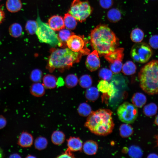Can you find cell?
Masks as SVG:
<instances>
[{"label": "cell", "mask_w": 158, "mask_h": 158, "mask_svg": "<svg viewBox=\"0 0 158 158\" xmlns=\"http://www.w3.org/2000/svg\"><path fill=\"white\" fill-rule=\"evenodd\" d=\"M120 135L123 138H127L130 136L133 132L132 127L129 124H122L119 129Z\"/></svg>", "instance_id": "83f0119b"}, {"label": "cell", "mask_w": 158, "mask_h": 158, "mask_svg": "<svg viewBox=\"0 0 158 158\" xmlns=\"http://www.w3.org/2000/svg\"><path fill=\"white\" fill-rule=\"evenodd\" d=\"M65 135L64 133L60 130H55L52 134L51 140L52 142L54 144L59 145L64 141Z\"/></svg>", "instance_id": "44dd1931"}, {"label": "cell", "mask_w": 158, "mask_h": 158, "mask_svg": "<svg viewBox=\"0 0 158 158\" xmlns=\"http://www.w3.org/2000/svg\"><path fill=\"white\" fill-rule=\"evenodd\" d=\"M63 20L65 26L69 30L74 29L77 25V20L69 13L65 14Z\"/></svg>", "instance_id": "7402d4cb"}, {"label": "cell", "mask_w": 158, "mask_h": 158, "mask_svg": "<svg viewBox=\"0 0 158 158\" xmlns=\"http://www.w3.org/2000/svg\"><path fill=\"white\" fill-rule=\"evenodd\" d=\"M1 0H0V1H1Z\"/></svg>", "instance_id": "f907efd6"}, {"label": "cell", "mask_w": 158, "mask_h": 158, "mask_svg": "<svg viewBox=\"0 0 158 158\" xmlns=\"http://www.w3.org/2000/svg\"><path fill=\"white\" fill-rule=\"evenodd\" d=\"M10 158H21V157L18 153H15L11 154L9 157Z\"/></svg>", "instance_id": "ee69618b"}, {"label": "cell", "mask_w": 158, "mask_h": 158, "mask_svg": "<svg viewBox=\"0 0 158 158\" xmlns=\"http://www.w3.org/2000/svg\"><path fill=\"white\" fill-rule=\"evenodd\" d=\"M148 158H158V155L155 153L150 154L147 157Z\"/></svg>", "instance_id": "f6af8a7d"}, {"label": "cell", "mask_w": 158, "mask_h": 158, "mask_svg": "<svg viewBox=\"0 0 158 158\" xmlns=\"http://www.w3.org/2000/svg\"><path fill=\"white\" fill-rule=\"evenodd\" d=\"M122 72L124 74L130 75L135 73L137 67L133 62L128 61L126 62L122 66Z\"/></svg>", "instance_id": "cb8c5ba5"}, {"label": "cell", "mask_w": 158, "mask_h": 158, "mask_svg": "<svg viewBox=\"0 0 158 158\" xmlns=\"http://www.w3.org/2000/svg\"><path fill=\"white\" fill-rule=\"evenodd\" d=\"M142 89L149 95L158 94V59L147 63L140 69L138 75Z\"/></svg>", "instance_id": "3957f363"}, {"label": "cell", "mask_w": 158, "mask_h": 158, "mask_svg": "<svg viewBox=\"0 0 158 158\" xmlns=\"http://www.w3.org/2000/svg\"><path fill=\"white\" fill-rule=\"evenodd\" d=\"M72 151L68 148L64 152L59 155L57 158H74L75 156Z\"/></svg>", "instance_id": "60d3db41"}, {"label": "cell", "mask_w": 158, "mask_h": 158, "mask_svg": "<svg viewBox=\"0 0 158 158\" xmlns=\"http://www.w3.org/2000/svg\"><path fill=\"white\" fill-rule=\"evenodd\" d=\"M80 53L74 52L69 48L54 49L49 57L48 67L50 71L55 69H63L79 62L83 55Z\"/></svg>", "instance_id": "277c9868"}, {"label": "cell", "mask_w": 158, "mask_h": 158, "mask_svg": "<svg viewBox=\"0 0 158 158\" xmlns=\"http://www.w3.org/2000/svg\"><path fill=\"white\" fill-rule=\"evenodd\" d=\"M3 156V153L2 149L0 148V158H2Z\"/></svg>", "instance_id": "c3c4849f"}, {"label": "cell", "mask_w": 158, "mask_h": 158, "mask_svg": "<svg viewBox=\"0 0 158 158\" xmlns=\"http://www.w3.org/2000/svg\"><path fill=\"white\" fill-rule=\"evenodd\" d=\"M99 3L103 8L108 9L112 6L113 1V0H99Z\"/></svg>", "instance_id": "ab89813d"}, {"label": "cell", "mask_w": 158, "mask_h": 158, "mask_svg": "<svg viewBox=\"0 0 158 158\" xmlns=\"http://www.w3.org/2000/svg\"><path fill=\"white\" fill-rule=\"evenodd\" d=\"M6 9L10 12L16 13L20 11L22 5L20 0H7L6 3Z\"/></svg>", "instance_id": "e0dca14e"}, {"label": "cell", "mask_w": 158, "mask_h": 158, "mask_svg": "<svg viewBox=\"0 0 158 158\" xmlns=\"http://www.w3.org/2000/svg\"><path fill=\"white\" fill-rule=\"evenodd\" d=\"M123 51L124 49L122 48H117L104 56L106 59L110 63V70L114 74L118 73L121 70Z\"/></svg>", "instance_id": "9c48e42d"}, {"label": "cell", "mask_w": 158, "mask_h": 158, "mask_svg": "<svg viewBox=\"0 0 158 158\" xmlns=\"http://www.w3.org/2000/svg\"><path fill=\"white\" fill-rule=\"evenodd\" d=\"M57 81L54 76L50 74L45 75L43 79V84L45 87L48 89L55 88L57 85Z\"/></svg>", "instance_id": "ffe728a7"}, {"label": "cell", "mask_w": 158, "mask_h": 158, "mask_svg": "<svg viewBox=\"0 0 158 158\" xmlns=\"http://www.w3.org/2000/svg\"><path fill=\"white\" fill-rule=\"evenodd\" d=\"M5 18L4 12L3 10L0 8V24H1L4 20Z\"/></svg>", "instance_id": "7bdbcfd3"}, {"label": "cell", "mask_w": 158, "mask_h": 158, "mask_svg": "<svg viewBox=\"0 0 158 158\" xmlns=\"http://www.w3.org/2000/svg\"><path fill=\"white\" fill-rule=\"evenodd\" d=\"M132 102L133 104L137 107L141 108L146 102V97L142 93L137 92L133 95L132 98Z\"/></svg>", "instance_id": "ac0fdd59"}, {"label": "cell", "mask_w": 158, "mask_h": 158, "mask_svg": "<svg viewBox=\"0 0 158 158\" xmlns=\"http://www.w3.org/2000/svg\"><path fill=\"white\" fill-rule=\"evenodd\" d=\"M8 31L10 35L12 37L16 38L21 35L23 29L20 24L18 23H14L10 25Z\"/></svg>", "instance_id": "4316f807"}, {"label": "cell", "mask_w": 158, "mask_h": 158, "mask_svg": "<svg viewBox=\"0 0 158 158\" xmlns=\"http://www.w3.org/2000/svg\"><path fill=\"white\" fill-rule=\"evenodd\" d=\"M138 110L133 104L125 102L119 106L117 110L118 118L122 122L128 124L133 123L138 116Z\"/></svg>", "instance_id": "ba28073f"}, {"label": "cell", "mask_w": 158, "mask_h": 158, "mask_svg": "<svg viewBox=\"0 0 158 158\" xmlns=\"http://www.w3.org/2000/svg\"><path fill=\"white\" fill-rule=\"evenodd\" d=\"M86 98L88 100L94 101L97 99L99 96V91L97 88L94 87L88 88L85 93Z\"/></svg>", "instance_id": "d4e9b609"}, {"label": "cell", "mask_w": 158, "mask_h": 158, "mask_svg": "<svg viewBox=\"0 0 158 158\" xmlns=\"http://www.w3.org/2000/svg\"><path fill=\"white\" fill-rule=\"evenodd\" d=\"M92 11V8L88 1L73 0L69 13L77 20L82 22L84 21L90 16Z\"/></svg>", "instance_id": "8992f818"}, {"label": "cell", "mask_w": 158, "mask_h": 158, "mask_svg": "<svg viewBox=\"0 0 158 158\" xmlns=\"http://www.w3.org/2000/svg\"><path fill=\"white\" fill-rule=\"evenodd\" d=\"M26 158H30V157H35L32 156L31 155H30L26 157Z\"/></svg>", "instance_id": "681fc988"}, {"label": "cell", "mask_w": 158, "mask_h": 158, "mask_svg": "<svg viewBox=\"0 0 158 158\" xmlns=\"http://www.w3.org/2000/svg\"><path fill=\"white\" fill-rule=\"evenodd\" d=\"M48 25L54 31L60 30L65 28L63 19L58 15H54L51 17L48 21Z\"/></svg>", "instance_id": "4fadbf2b"}, {"label": "cell", "mask_w": 158, "mask_h": 158, "mask_svg": "<svg viewBox=\"0 0 158 158\" xmlns=\"http://www.w3.org/2000/svg\"><path fill=\"white\" fill-rule=\"evenodd\" d=\"M48 145V141L45 137L40 136L37 138L35 141L34 146L38 150H42L46 148Z\"/></svg>", "instance_id": "e575fe53"}, {"label": "cell", "mask_w": 158, "mask_h": 158, "mask_svg": "<svg viewBox=\"0 0 158 158\" xmlns=\"http://www.w3.org/2000/svg\"><path fill=\"white\" fill-rule=\"evenodd\" d=\"M33 142L32 135L27 132L23 131L19 136L18 144L23 147H29L32 145Z\"/></svg>", "instance_id": "5bb4252c"}, {"label": "cell", "mask_w": 158, "mask_h": 158, "mask_svg": "<svg viewBox=\"0 0 158 158\" xmlns=\"http://www.w3.org/2000/svg\"><path fill=\"white\" fill-rule=\"evenodd\" d=\"M92 48L100 56H104L117 48L118 39L107 25L100 24L92 30L90 35Z\"/></svg>", "instance_id": "6da1fadb"}, {"label": "cell", "mask_w": 158, "mask_h": 158, "mask_svg": "<svg viewBox=\"0 0 158 158\" xmlns=\"http://www.w3.org/2000/svg\"><path fill=\"white\" fill-rule=\"evenodd\" d=\"M74 34L68 29H63L60 30L58 35L60 42L62 44L66 43V42L72 35Z\"/></svg>", "instance_id": "4dcf8cb0"}, {"label": "cell", "mask_w": 158, "mask_h": 158, "mask_svg": "<svg viewBox=\"0 0 158 158\" xmlns=\"http://www.w3.org/2000/svg\"><path fill=\"white\" fill-rule=\"evenodd\" d=\"M157 146L158 147V133L155 136Z\"/></svg>", "instance_id": "7dc6e473"}, {"label": "cell", "mask_w": 158, "mask_h": 158, "mask_svg": "<svg viewBox=\"0 0 158 158\" xmlns=\"http://www.w3.org/2000/svg\"><path fill=\"white\" fill-rule=\"evenodd\" d=\"M87 41L83 37L74 34L68 39L66 44L68 48L72 51L86 55H88L90 51L87 47Z\"/></svg>", "instance_id": "30bf717a"}, {"label": "cell", "mask_w": 158, "mask_h": 158, "mask_svg": "<svg viewBox=\"0 0 158 158\" xmlns=\"http://www.w3.org/2000/svg\"><path fill=\"white\" fill-rule=\"evenodd\" d=\"M130 54L131 58L135 61L145 63L150 59L152 55L153 51L148 44L140 42L133 45Z\"/></svg>", "instance_id": "52a82bcc"}, {"label": "cell", "mask_w": 158, "mask_h": 158, "mask_svg": "<svg viewBox=\"0 0 158 158\" xmlns=\"http://www.w3.org/2000/svg\"><path fill=\"white\" fill-rule=\"evenodd\" d=\"M157 105L154 103H151L145 105L143 109V112L147 116H152L155 115L157 111Z\"/></svg>", "instance_id": "f546056e"}, {"label": "cell", "mask_w": 158, "mask_h": 158, "mask_svg": "<svg viewBox=\"0 0 158 158\" xmlns=\"http://www.w3.org/2000/svg\"><path fill=\"white\" fill-rule=\"evenodd\" d=\"M98 148L96 142L92 140H88L84 142L82 149L84 152L88 155H93L97 152Z\"/></svg>", "instance_id": "2e32d148"}, {"label": "cell", "mask_w": 158, "mask_h": 158, "mask_svg": "<svg viewBox=\"0 0 158 158\" xmlns=\"http://www.w3.org/2000/svg\"><path fill=\"white\" fill-rule=\"evenodd\" d=\"M149 45L152 48L158 49V35H154L150 37L149 40Z\"/></svg>", "instance_id": "f35d334b"}, {"label": "cell", "mask_w": 158, "mask_h": 158, "mask_svg": "<svg viewBox=\"0 0 158 158\" xmlns=\"http://www.w3.org/2000/svg\"><path fill=\"white\" fill-rule=\"evenodd\" d=\"M154 123L158 126V114L156 116L154 120Z\"/></svg>", "instance_id": "bcb514c9"}, {"label": "cell", "mask_w": 158, "mask_h": 158, "mask_svg": "<svg viewBox=\"0 0 158 158\" xmlns=\"http://www.w3.org/2000/svg\"><path fill=\"white\" fill-rule=\"evenodd\" d=\"M42 76V71L38 69H35L31 72L30 78L32 81L36 83L40 81L41 80Z\"/></svg>", "instance_id": "74e56055"}, {"label": "cell", "mask_w": 158, "mask_h": 158, "mask_svg": "<svg viewBox=\"0 0 158 158\" xmlns=\"http://www.w3.org/2000/svg\"><path fill=\"white\" fill-rule=\"evenodd\" d=\"M144 36V33L143 31L138 28L133 30L130 35L132 41L136 43L141 42L143 40Z\"/></svg>", "instance_id": "484cf974"}, {"label": "cell", "mask_w": 158, "mask_h": 158, "mask_svg": "<svg viewBox=\"0 0 158 158\" xmlns=\"http://www.w3.org/2000/svg\"><path fill=\"white\" fill-rule=\"evenodd\" d=\"M85 65L87 68L91 71L97 70L100 66V63L99 54L97 51L94 50L87 56Z\"/></svg>", "instance_id": "7c38bea8"}, {"label": "cell", "mask_w": 158, "mask_h": 158, "mask_svg": "<svg viewBox=\"0 0 158 158\" xmlns=\"http://www.w3.org/2000/svg\"><path fill=\"white\" fill-rule=\"evenodd\" d=\"M97 87L98 90L103 94L102 99H111L113 98L117 91L112 82L109 83L107 81L101 80L99 82Z\"/></svg>", "instance_id": "8fae6325"}, {"label": "cell", "mask_w": 158, "mask_h": 158, "mask_svg": "<svg viewBox=\"0 0 158 158\" xmlns=\"http://www.w3.org/2000/svg\"><path fill=\"white\" fill-rule=\"evenodd\" d=\"M113 73L111 70L106 68H102L99 71V77L103 80L109 81L110 80L112 77Z\"/></svg>", "instance_id": "8d00e7d4"}, {"label": "cell", "mask_w": 158, "mask_h": 158, "mask_svg": "<svg viewBox=\"0 0 158 158\" xmlns=\"http://www.w3.org/2000/svg\"><path fill=\"white\" fill-rule=\"evenodd\" d=\"M30 90L33 95L36 97H40L45 93V87L43 84L36 82L31 85Z\"/></svg>", "instance_id": "d6986e66"}, {"label": "cell", "mask_w": 158, "mask_h": 158, "mask_svg": "<svg viewBox=\"0 0 158 158\" xmlns=\"http://www.w3.org/2000/svg\"><path fill=\"white\" fill-rule=\"evenodd\" d=\"M79 83L80 85L83 88H88L91 86L92 79L91 77L87 74H85L80 77Z\"/></svg>", "instance_id": "d6a6232c"}, {"label": "cell", "mask_w": 158, "mask_h": 158, "mask_svg": "<svg viewBox=\"0 0 158 158\" xmlns=\"http://www.w3.org/2000/svg\"><path fill=\"white\" fill-rule=\"evenodd\" d=\"M6 124L7 121L6 118L3 115H0V129L4 128Z\"/></svg>", "instance_id": "b9f144b4"}, {"label": "cell", "mask_w": 158, "mask_h": 158, "mask_svg": "<svg viewBox=\"0 0 158 158\" xmlns=\"http://www.w3.org/2000/svg\"><path fill=\"white\" fill-rule=\"evenodd\" d=\"M37 27V21L33 20H29L26 23L25 29L28 34L33 35L36 33Z\"/></svg>", "instance_id": "d590c367"}, {"label": "cell", "mask_w": 158, "mask_h": 158, "mask_svg": "<svg viewBox=\"0 0 158 158\" xmlns=\"http://www.w3.org/2000/svg\"><path fill=\"white\" fill-rule=\"evenodd\" d=\"M68 148L72 151H81L83 147V142L78 137H71L67 140Z\"/></svg>", "instance_id": "9a60e30c"}, {"label": "cell", "mask_w": 158, "mask_h": 158, "mask_svg": "<svg viewBox=\"0 0 158 158\" xmlns=\"http://www.w3.org/2000/svg\"><path fill=\"white\" fill-rule=\"evenodd\" d=\"M112 114V111L107 109L92 111L88 116L85 126L96 135H108L112 132L114 127Z\"/></svg>", "instance_id": "7a4b0ae2"}, {"label": "cell", "mask_w": 158, "mask_h": 158, "mask_svg": "<svg viewBox=\"0 0 158 158\" xmlns=\"http://www.w3.org/2000/svg\"><path fill=\"white\" fill-rule=\"evenodd\" d=\"M78 81V79L76 75L73 74L68 75L65 79L66 85L69 88H72L76 86Z\"/></svg>", "instance_id": "836d02e7"}, {"label": "cell", "mask_w": 158, "mask_h": 158, "mask_svg": "<svg viewBox=\"0 0 158 158\" xmlns=\"http://www.w3.org/2000/svg\"><path fill=\"white\" fill-rule=\"evenodd\" d=\"M128 152L129 156L133 158H140L143 155L141 148L138 146L134 145L129 147Z\"/></svg>", "instance_id": "1f68e13d"}, {"label": "cell", "mask_w": 158, "mask_h": 158, "mask_svg": "<svg viewBox=\"0 0 158 158\" xmlns=\"http://www.w3.org/2000/svg\"><path fill=\"white\" fill-rule=\"evenodd\" d=\"M77 111L80 116L84 117L88 116L92 112L90 106L85 102L81 103L79 105Z\"/></svg>", "instance_id": "f1b7e54d"}, {"label": "cell", "mask_w": 158, "mask_h": 158, "mask_svg": "<svg viewBox=\"0 0 158 158\" xmlns=\"http://www.w3.org/2000/svg\"><path fill=\"white\" fill-rule=\"evenodd\" d=\"M36 21L38 27L36 33L40 42L48 44L53 47L63 45L54 31L48 23L42 21L38 15Z\"/></svg>", "instance_id": "5b68a950"}, {"label": "cell", "mask_w": 158, "mask_h": 158, "mask_svg": "<svg viewBox=\"0 0 158 158\" xmlns=\"http://www.w3.org/2000/svg\"><path fill=\"white\" fill-rule=\"evenodd\" d=\"M108 20L111 22H118L121 18V14L120 11L116 8H112L110 9L107 14Z\"/></svg>", "instance_id": "603a6c76"}]
</instances>
